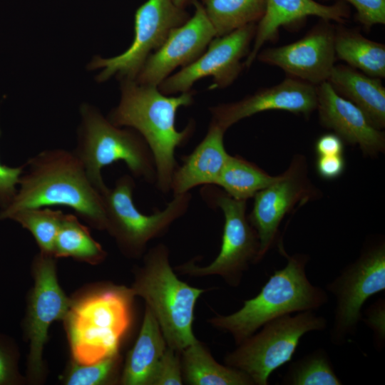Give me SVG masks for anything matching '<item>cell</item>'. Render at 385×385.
<instances>
[{"label":"cell","instance_id":"1","mask_svg":"<svg viewBox=\"0 0 385 385\" xmlns=\"http://www.w3.org/2000/svg\"><path fill=\"white\" fill-rule=\"evenodd\" d=\"M24 168L16 195L0 211L1 220L24 209L65 206L91 227L106 230L102 195L73 151L43 150L31 158Z\"/></svg>","mask_w":385,"mask_h":385},{"label":"cell","instance_id":"2","mask_svg":"<svg viewBox=\"0 0 385 385\" xmlns=\"http://www.w3.org/2000/svg\"><path fill=\"white\" fill-rule=\"evenodd\" d=\"M193 95L192 90L177 96L165 95L158 86L123 79L120 102L108 118L113 125L133 128L143 138L154 158L156 187L163 193L170 190L173 174L179 165L175 150L184 145L195 130L192 121L183 130L175 127L178 108L190 106Z\"/></svg>","mask_w":385,"mask_h":385},{"label":"cell","instance_id":"3","mask_svg":"<svg viewBox=\"0 0 385 385\" xmlns=\"http://www.w3.org/2000/svg\"><path fill=\"white\" fill-rule=\"evenodd\" d=\"M279 250L287 264L274 272L257 295L244 301L237 312L207 320L215 328L231 334L236 345L277 317L315 311L328 302L326 289L313 284L307 276L309 256L289 255L282 245Z\"/></svg>","mask_w":385,"mask_h":385},{"label":"cell","instance_id":"4","mask_svg":"<svg viewBox=\"0 0 385 385\" xmlns=\"http://www.w3.org/2000/svg\"><path fill=\"white\" fill-rule=\"evenodd\" d=\"M133 297L130 288L108 284L72 299L63 319L72 360L91 364L119 352L131 324Z\"/></svg>","mask_w":385,"mask_h":385},{"label":"cell","instance_id":"5","mask_svg":"<svg viewBox=\"0 0 385 385\" xmlns=\"http://www.w3.org/2000/svg\"><path fill=\"white\" fill-rule=\"evenodd\" d=\"M134 297L145 302L158 321L167 346L180 352L197 339L192 324L196 302L205 289L190 286L178 278L163 244L150 249L135 271L130 287Z\"/></svg>","mask_w":385,"mask_h":385},{"label":"cell","instance_id":"6","mask_svg":"<svg viewBox=\"0 0 385 385\" xmlns=\"http://www.w3.org/2000/svg\"><path fill=\"white\" fill-rule=\"evenodd\" d=\"M81 123L73 150L94 187L102 194L108 187L101 171L123 161L133 177L149 183L156 181L153 153L143 138L134 129L120 128L88 104L81 107Z\"/></svg>","mask_w":385,"mask_h":385},{"label":"cell","instance_id":"7","mask_svg":"<svg viewBox=\"0 0 385 385\" xmlns=\"http://www.w3.org/2000/svg\"><path fill=\"white\" fill-rule=\"evenodd\" d=\"M327 327V319L314 311L277 317L226 354L224 361L247 374L255 385H267L271 374L292 359L305 334Z\"/></svg>","mask_w":385,"mask_h":385},{"label":"cell","instance_id":"8","mask_svg":"<svg viewBox=\"0 0 385 385\" xmlns=\"http://www.w3.org/2000/svg\"><path fill=\"white\" fill-rule=\"evenodd\" d=\"M135 184L129 175L120 176L113 188L103 192L106 230L114 238L120 252L130 258H138L145 252L148 243L163 235L171 225L180 218L190 205L191 195H173L162 210L145 215L133 201Z\"/></svg>","mask_w":385,"mask_h":385},{"label":"cell","instance_id":"9","mask_svg":"<svg viewBox=\"0 0 385 385\" xmlns=\"http://www.w3.org/2000/svg\"><path fill=\"white\" fill-rule=\"evenodd\" d=\"M385 289V244L366 247L326 286L335 298L330 342L341 346L354 337L361 322V309L373 295Z\"/></svg>","mask_w":385,"mask_h":385},{"label":"cell","instance_id":"10","mask_svg":"<svg viewBox=\"0 0 385 385\" xmlns=\"http://www.w3.org/2000/svg\"><path fill=\"white\" fill-rule=\"evenodd\" d=\"M203 197L222 210L225 222L219 254L208 265L200 267L194 260L175 267L191 277L218 275L231 287H238L244 272L252 263H257L260 247L255 230L246 215V200L232 198L215 189L202 190Z\"/></svg>","mask_w":385,"mask_h":385},{"label":"cell","instance_id":"11","mask_svg":"<svg viewBox=\"0 0 385 385\" xmlns=\"http://www.w3.org/2000/svg\"><path fill=\"white\" fill-rule=\"evenodd\" d=\"M189 18L188 13L178 7L173 0H148L135 12V35L129 48L112 58L96 56L89 68L102 69L97 76L99 82L114 75L122 80H135L153 51L158 50L170 31Z\"/></svg>","mask_w":385,"mask_h":385},{"label":"cell","instance_id":"12","mask_svg":"<svg viewBox=\"0 0 385 385\" xmlns=\"http://www.w3.org/2000/svg\"><path fill=\"white\" fill-rule=\"evenodd\" d=\"M55 260L53 255L39 252L33 262L34 286L25 327L30 345L28 373L34 381L41 380L43 375L42 355L48 328L53 322L65 319L72 301L58 284Z\"/></svg>","mask_w":385,"mask_h":385},{"label":"cell","instance_id":"13","mask_svg":"<svg viewBox=\"0 0 385 385\" xmlns=\"http://www.w3.org/2000/svg\"><path fill=\"white\" fill-rule=\"evenodd\" d=\"M256 28L257 24H250L214 38L196 60L167 77L158 89L169 96L188 92L197 81L207 76L213 78L211 88L229 86L245 67L241 61L250 53Z\"/></svg>","mask_w":385,"mask_h":385},{"label":"cell","instance_id":"14","mask_svg":"<svg viewBox=\"0 0 385 385\" xmlns=\"http://www.w3.org/2000/svg\"><path fill=\"white\" fill-rule=\"evenodd\" d=\"M314 193L306 176L304 159L297 156L277 181L255 194L253 208L247 217L259 239L257 262L274 244L284 215L297 203L313 197Z\"/></svg>","mask_w":385,"mask_h":385},{"label":"cell","instance_id":"15","mask_svg":"<svg viewBox=\"0 0 385 385\" xmlns=\"http://www.w3.org/2000/svg\"><path fill=\"white\" fill-rule=\"evenodd\" d=\"M334 29L330 21L321 19L300 39L260 51L256 58L317 86L327 81L335 65Z\"/></svg>","mask_w":385,"mask_h":385},{"label":"cell","instance_id":"16","mask_svg":"<svg viewBox=\"0 0 385 385\" xmlns=\"http://www.w3.org/2000/svg\"><path fill=\"white\" fill-rule=\"evenodd\" d=\"M192 17L173 29L162 46L147 58L135 81L158 86L176 68L196 60L216 37L202 5L195 1Z\"/></svg>","mask_w":385,"mask_h":385},{"label":"cell","instance_id":"17","mask_svg":"<svg viewBox=\"0 0 385 385\" xmlns=\"http://www.w3.org/2000/svg\"><path fill=\"white\" fill-rule=\"evenodd\" d=\"M317 106V86L288 76L238 101L212 106L210 111L211 120L227 130L242 119L260 112L281 110L308 116Z\"/></svg>","mask_w":385,"mask_h":385},{"label":"cell","instance_id":"18","mask_svg":"<svg viewBox=\"0 0 385 385\" xmlns=\"http://www.w3.org/2000/svg\"><path fill=\"white\" fill-rule=\"evenodd\" d=\"M317 109L323 126L343 140L359 145L366 155L376 156L384 151V133L360 108L337 93L327 81L317 86Z\"/></svg>","mask_w":385,"mask_h":385},{"label":"cell","instance_id":"19","mask_svg":"<svg viewBox=\"0 0 385 385\" xmlns=\"http://www.w3.org/2000/svg\"><path fill=\"white\" fill-rule=\"evenodd\" d=\"M350 14L348 4L342 1L324 4L314 0H267L265 12L257 24L253 44L245 58V67L249 68L252 64L265 42L277 37L280 27L301 22L308 16L344 24Z\"/></svg>","mask_w":385,"mask_h":385},{"label":"cell","instance_id":"20","mask_svg":"<svg viewBox=\"0 0 385 385\" xmlns=\"http://www.w3.org/2000/svg\"><path fill=\"white\" fill-rule=\"evenodd\" d=\"M226 130L211 120L207 132L192 153L183 157L175 170L170 190L173 195L189 192L200 185H215L230 155L224 145Z\"/></svg>","mask_w":385,"mask_h":385},{"label":"cell","instance_id":"21","mask_svg":"<svg viewBox=\"0 0 385 385\" xmlns=\"http://www.w3.org/2000/svg\"><path fill=\"white\" fill-rule=\"evenodd\" d=\"M327 82L334 91L353 103L378 129L385 127V88L381 78L348 65H334Z\"/></svg>","mask_w":385,"mask_h":385},{"label":"cell","instance_id":"22","mask_svg":"<svg viewBox=\"0 0 385 385\" xmlns=\"http://www.w3.org/2000/svg\"><path fill=\"white\" fill-rule=\"evenodd\" d=\"M167 346L158 321L145 306L139 334L127 354L120 384L150 385Z\"/></svg>","mask_w":385,"mask_h":385},{"label":"cell","instance_id":"23","mask_svg":"<svg viewBox=\"0 0 385 385\" xmlns=\"http://www.w3.org/2000/svg\"><path fill=\"white\" fill-rule=\"evenodd\" d=\"M181 367L183 382L190 385H255L245 372L219 364L198 339L183 349Z\"/></svg>","mask_w":385,"mask_h":385},{"label":"cell","instance_id":"24","mask_svg":"<svg viewBox=\"0 0 385 385\" xmlns=\"http://www.w3.org/2000/svg\"><path fill=\"white\" fill-rule=\"evenodd\" d=\"M336 58L368 76L385 77V45L339 24L334 29Z\"/></svg>","mask_w":385,"mask_h":385},{"label":"cell","instance_id":"25","mask_svg":"<svg viewBox=\"0 0 385 385\" xmlns=\"http://www.w3.org/2000/svg\"><path fill=\"white\" fill-rule=\"evenodd\" d=\"M106 255L101 244L76 215L63 214L53 245L55 258L71 257L96 265L103 262Z\"/></svg>","mask_w":385,"mask_h":385},{"label":"cell","instance_id":"26","mask_svg":"<svg viewBox=\"0 0 385 385\" xmlns=\"http://www.w3.org/2000/svg\"><path fill=\"white\" fill-rule=\"evenodd\" d=\"M280 177L281 175H270L239 156L230 155L215 185L222 188L225 193L234 199L247 200L277 181Z\"/></svg>","mask_w":385,"mask_h":385},{"label":"cell","instance_id":"27","mask_svg":"<svg viewBox=\"0 0 385 385\" xmlns=\"http://www.w3.org/2000/svg\"><path fill=\"white\" fill-rule=\"evenodd\" d=\"M216 37L226 35L263 17L267 0H201Z\"/></svg>","mask_w":385,"mask_h":385},{"label":"cell","instance_id":"28","mask_svg":"<svg viewBox=\"0 0 385 385\" xmlns=\"http://www.w3.org/2000/svg\"><path fill=\"white\" fill-rule=\"evenodd\" d=\"M332 360L324 348H317L289 364L283 385H341Z\"/></svg>","mask_w":385,"mask_h":385},{"label":"cell","instance_id":"29","mask_svg":"<svg viewBox=\"0 0 385 385\" xmlns=\"http://www.w3.org/2000/svg\"><path fill=\"white\" fill-rule=\"evenodd\" d=\"M63 212L46 207L29 208L14 213L9 219L19 223L34 237L40 252L53 255L55 238Z\"/></svg>","mask_w":385,"mask_h":385},{"label":"cell","instance_id":"30","mask_svg":"<svg viewBox=\"0 0 385 385\" xmlns=\"http://www.w3.org/2000/svg\"><path fill=\"white\" fill-rule=\"evenodd\" d=\"M120 364L119 352L91 364L71 361L63 382L67 385L107 384L116 378Z\"/></svg>","mask_w":385,"mask_h":385},{"label":"cell","instance_id":"31","mask_svg":"<svg viewBox=\"0 0 385 385\" xmlns=\"http://www.w3.org/2000/svg\"><path fill=\"white\" fill-rule=\"evenodd\" d=\"M180 352L167 346L150 385L183 384Z\"/></svg>","mask_w":385,"mask_h":385},{"label":"cell","instance_id":"32","mask_svg":"<svg viewBox=\"0 0 385 385\" xmlns=\"http://www.w3.org/2000/svg\"><path fill=\"white\" fill-rule=\"evenodd\" d=\"M337 1H342L351 5L356 10V20L367 30L377 24H385V0Z\"/></svg>","mask_w":385,"mask_h":385},{"label":"cell","instance_id":"33","mask_svg":"<svg viewBox=\"0 0 385 385\" xmlns=\"http://www.w3.org/2000/svg\"><path fill=\"white\" fill-rule=\"evenodd\" d=\"M362 316L361 322L372 331L374 344L378 351L385 344V300L379 298L371 304Z\"/></svg>","mask_w":385,"mask_h":385},{"label":"cell","instance_id":"34","mask_svg":"<svg viewBox=\"0 0 385 385\" xmlns=\"http://www.w3.org/2000/svg\"><path fill=\"white\" fill-rule=\"evenodd\" d=\"M1 135V130H0ZM24 165L11 168L0 162V206L6 207L12 200L17 191Z\"/></svg>","mask_w":385,"mask_h":385},{"label":"cell","instance_id":"35","mask_svg":"<svg viewBox=\"0 0 385 385\" xmlns=\"http://www.w3.org/2000/svg\"><path fill=\"white\" fill-rule=\"evenodd\" d=\"M19 381L14 351L0 339V385L13 384Z\"/></svg>","mask_w":385,"mask_h":385},{"label":"cell","instance_id":"36","mask_svg":"<svg viewBox=\"0 0 385 385\" xmlns=\"http://www.w3.org/2000/svg\"><path fill=\"white\" fill-rule=\"evenodd\" d=\"M316 168L322 178L327 180L335 179L343 173L345 160L342 155H319Z\"/></svg>","mask_w":385,"mask_h":385},{"label":"cell","instance_id":"37","mask_svg":"<svg viewBox=\"0 0 385 385\" xmlns=\"http://www.w3.org/2000/svg\"><path fill=\"white\" fill-rule=\"evenodd\" d=\"M344 148V140L334 133L321 135L315 143V150L318 155H342Z\"/></svg>","mask_w":385,"mask_h":385},{"label":"cell","instance_id":"38","mask_svg":"<svg viewBox=\"0 0 385 385\" xmlns=\"http://www.w3.org/2000/svg\"><path fill=\"white\" fill-rule=\"evenodd\" d=\"M174 4L180 8L183 9L191 0H173Z\"/></svg>","mask_w":385,"mask_h":385}]
</instances>
